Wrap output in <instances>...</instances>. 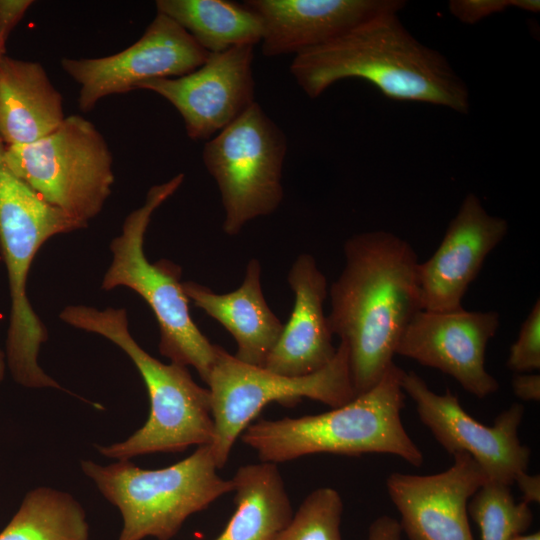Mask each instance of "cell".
<instances>
[{
  "mask_svg": "<svg viewBox=\"0 0 540 540\" xmlns=\"http://www.w3.org/2000/svg\"><path fill=\"white\" fill-rule=\"evenodd\" d=\"M343 251L344 267L328 291L327 320L332 334L347 346L357 396L374 387L394 363L406 327L422 310L419 261L406 240L383 230L351 236Z\"/></svg>",
  "mask_w": 540,
  "mask_h": 540,
  "instance_id": "1",
  "label": "cell"
},
{
  "mask_svg": "<svg viewBox=\"0 0 540 540\" xmlns=\"http://www.w3.org/2000/svg\"><path fill=\"white\" fill-rule=\"evenodd\" d=\"M398 13H380L294 56L289 69L298 86L314 99L340 80L358 78L393 100L467 114L470 97L465 81L442 53L408 31Z\"/></svg>",
  "mask_w": 540,
  "mask_h": 540,
  "instance_id": "2",
  "label": "cell"
},
{
  "mask_svg": "<svg viewBox=\"0 0 540 540\" xmlns=\"http://www.w3.org/2000/svg\"><path fill=\"white\" fill-rule=\"evenodd\" d=\"M404 370L393 363L370 390L320 414L251 423L241 440L262 462L278 464L306 455L330 453L361 456L395 455L409 464H423V453L404 428L401 412Z\"/></svg>",
  "mask_w": 540,
  "mask_h": 540,
  "instance_id": "3",
  "label": "cell"
},
{
  "mask_svg": "<svg viewBox=\"0 0 540 540\" xmlns=\"http://www.w3.org/2000/svg\"><path fill=\"white\" fill-rule=\"evenodd\" d=\"M59 317L72 327L101 335L117 345L134 363L148 392L150 412L145 424L123 441L97 445L101 455L130 460L211 444L214 422L209 389L198 385L185 366L165 364L147 353L130 334L125 309L70 305Z\"/></svg>",
  "mask_w": 540,
  "mask_h": 540,
  "instance_id": "4",
  "label": "cell"
},
{
  "mask_svg": "<svg viewBox=\"0 0 540 540\" xmlns=\"http://www.w3.org/2000/svg\"><path fill=\"white\" fill-rule=\"evenodd\" d=\"M80 466L118 508L123 525L117 540H170L189 516L234 489L231 479L217 473L210 445L160 469H143L129 460L109 465L82 460Z\"/></svg>",
  "mask_w": 540,
  "mask_h": 540,
  "instance_id": "5",
  "label": "cell"
},
{
  "mask_svg": "<svg viewBox=\"0 0 540 540\" xmlns=\"http://www.w3.org/2000/svg\"><path fill=\"white\" fill-rule=\"evenodd\" d=\"M184 174L152 186L142 206L125 218L121 233L111 244L112 262L101 289L127 287L150 307L159 326V352L172 363L192 366L206 383L215 357V345L200 331L190 314L180 281L181 267L167 259L154 263L144 253V238L153 213L182 185Z\"/></svg>",
  "mask_w": 540,
  "mask_h": 540,
  "instance_id": "6",
  "label": "cell"
},
{
  "mask_svg": "<svg viewBox=\"0 0 540 540\" xmlns=\"http://www.w3.org/2000/svg\"><path fill=\"white\" fill-rule=\"evenodd\" d=\"M85 227L47 203L17 176L0 174V253L11 302L5 355L12 377L24 387L61 389L38 362L48 332L27 295L32 262L50 238Z\"/></svg>",
  "mask_w": 540,
  "mask_h": 540,
  "instance_id": "7",
  "label": "cell"
},
{
  "mask_svg": "<svg viewBox=\"0 0 540 540\" xmlns=\"http://www.w3.org/2000/svg\"><path fill=\"white\" fill-rule=\"evenodd\" d=\"M206 384L214 422V437L209 445L218 469L226 464L236 439L267 404L294 406L308 398L335 408L356 397L348 350L342 341L327 366L298 377L242 362L216 344Z\"/></svg>",
  "mask_w": 540,
  "mask_h": 540,
  "instance_id": "8",
  "label": "cell"
},
{
  "mask_svg": "<svg viewBox=\"0 0 540 540\" xmlns=\"http://www.w3.org/2000/svg\"><path fill=\"white\" fill-rule=\"evenodd\" d=\"M4 158L41 198L86 227L112 192L111 150L96 126L80 115L66 116L35 142L6 146Z\"/></svg>",
  "mask_w": 540,
  "mask_h": 540,
  "instance_id": "9",
  "label": "cell"
},
{
  "mask_svg": "<svg viewBox=\"0 0 540 540\" xmlns=\"http://www.w3.org/2000/svg\"><path fill=\"white\" fill-rule=\"evenodd\" d=\"M286 153L284 132L257 102L206 141L202 160L217 184L227 235L280 206Z\"/></svg>",
  "mask_w": 540,
  "mask_h": 540,
  "instance_id": "10",
  "label": "cell"
},
{
  "mask_svg": "<svg viewBox=\"0 0 540 540\" xmlns=\"http://www.w3.org/2000/svg\"><path fill=\"white\" fill-rule=\"evenodd\" d=\"M209 54L174 20L156 12L142 36L126 49L99 58H62L60 64L79 84V109L89 112L107 96L136 90L149 80L186 75Z\"/></svg>",
  "mask_w": 540,
  "mask_h": 540,
  "instance_id": "11",
  "label": "cell"
},
{
  "mask_svg": "<svg viewBox=\"0 0 540 540\" xmlns=\"http://www.w3.org/2000/svg\"><path fill=\"white\" fill-rule=\"evenodd\" d=\"M402 387L436 441L452 456L470 455L488 481L511 486L527 471L531 452L518 436L524 415L521 404H512L487 426L471 417L449 389L437 394L413 371H404Z\"/></svg>",
  "mask_w": 540,
  "mask_h": 540,
  "instance_id": "12",
  "label": "cell"
},
{
  "mask_svg": "<svg viewBox=\"0 0 540 540\" xmlns=\"http://www.w3.org/2000/svg\"><path fill=\"white\" fill-rule=\"evenodd\" d=\"M254 46L232 47L209 57L194 71L149 80L138 89L154 92L181 115L187 136L208 141L255 101Z\"/></svg>",
  "mask_w": 540,
  "mask_h": 540,
  "instance_id": "13",
  "label": "cell"
},
{
  "mask_svg": "<svg viewBox=\"0 0 540 540\" xmlns=\"http://www.w3.org/2000/svg\"><path fill=\"white\" fill-rule=\"evenodd\" d=\"M500 325L496 311L420 310L406 327L396 354L454 378L467 392L484 398L499 389L485 368V352Z\"/></svg>",
  "mask_w": 540,
  "mask_h": 540,
  "instance_id": "14",
  "label": "cell"
},
{
  "mask_svg": "<svg viewBox=\"0 0 540 540\" xmlns=\"http://www.w3.org/2000/svg\"><path fill=\"white\" fill-rule=\"evenodd\" d=\"M488 481L468 454L453 455V464L432 475L394 472L386 480L388 495L409 540H474L468 502Z\"/></svg>",
  "mask_w": 540,
  "mask_h": 540,
  "instance_id": "15",
  "label": "cell"
},
{
  "mask_svg": "<svg viewBox=\"0 0 540 540\" xmlns=\"http://www.w3.org/2000/svg\"><path fill=\"white\" fill-rule=\"evenodd\" d=\"M508 222L489 214L474 193L463 199L433 255L418 263L422 310L453 311L477 277L486 257L505 238Z\"/></svg>",
  "mask_w": 540,
  "mask_h": 540,
  "instance_id": "16",
  "label": "cell"
},
{
  "mask_svg": "<svg viewBox=\"0 0 540 540\" xmlns=\"http://www.w3.org/2000/svg\"><path fill=\"white\" fill-rule=\"evenodd\" d=\"M261 19L262 53L294 56L328 43L384 12H400L403 0H246Z\"/></svg>",
  "mask_w": 540,
  "mask_h": 540,
  "instance_id": "17",
  "label": "cell"
},
{
  "mask_svg": "<svg viewBox=\"0 0 540 540\" xmlns=\"http://www.w3.org/2000/svg\"><path fill=\"white\" fill-rule=\"evenodd\" d=\"M287 281L294 295L292 312L264 368L285 376H306L327 366L337 350L323 308L328 295L327 279L315 258L301 253Z\"/></svg>",
  "mask_w": 540,
  "mask_h": 540,
  "instance_id": "18",
  "label": "cell"
},
{
  "mask_svg": "<svg viewBox=\"0 0 540 540\" xmlns=\"http://www.w3.org/2000/svg\"><path fill=\"white\" fill-rule=\"evenodd\" d=\"M261 272L260 262L251 259L241 285L222 294L194 281H185L182 285L188 299L232 335L237 345L234 356L242 362L264 367L284 324L266 302Z\"/></svg>",
  "mask_w": 540,
  "mask_h": 540,
  "instance_id": "19",
  "label": "cell"
},
{
  "mask_svg": "<svg viewBox=\"0 0 540 540\" xmlns=\"http://www.w3.org/2000/svg\"><path fill=\"white\" fill-rule=\"evenodd\" d=\"M65 118L63 97L40 63L0 58V137L6 146L35 142Z\"/></svg>",
  "mask_w": 540,
  "mask_h": 540,
  "instance_id": "20",
  "label": "cell"
},
{
  "mask_svg": "<svg viewBox=\"0 0 540 540\" xmlns=\"http://www.w3.org/2000/svg\"><path fill=\"white\" fill-rule=\"evenodd\" d=\"M231 480L235 511L214 540H273L293 516L277 465L262 461L243 465Z\"/></svg>",
  "mask_w": 540,
  "mask_h": 540,
  "instance_id": "21",
  "label": "cell"
},
{
  "mask_svg": "<svg viewBox=\"0 0 540 540\" xmlns=\"http://www.w3.org/2000/svg\"><path fill=\"white\" fill-rule=\"evenodd\" d=\"M155 5L157 12L174 20L209 53L261 42L262 21L244 2L158 0Z\"/></svg>",
  "mask_w": 540,
  "mask_h": 540,
  "instance_id": "22",
  "label": "cell"
},
{
  "mask_svg": "<svg viewBox=\"0 0 540 540\" xmlns=\"http://www.w3.org/2000/svg\"><path fill=\"white\" fill-rule=\"evenodd\" d=\"M0 540H90L86 512L70 493L36 487L26 493Z\"/></svg>",
  "mask_w": 540,
  "mask_h": 540,
  "instance_id": "23",
  "label": "cell"
},
{
  "mask_svg": "<svg viewBox=\"0 0 540 540\" xmlns=\"http://www.w3.org/2000/svg\"><path fill=\"white\" fill-rule=\"evenodd\" d=\"M468 515L479 527L481 540H509L526 532L533 521L529 504L516 502L510 486L490 481L469 500Z\"/></svg>",
  "mask_w": 540,
  "mask_h": 540,
  "instance_id": "24",
  "label": "cell"
},
{
  "mask_svg": "<svg viewBox=\"0 0 540 540\" xmlns=\"http://www.w3.org/2000/svg\"><path fill=\"white\" fill-rule=\"evenodd\" d=\"M343 501L337 490L320 487L300 504L287 526L273 540H343Z\"/></svg>",
  "mask_w": 540,
  "mask_h": 540,
  "instance_id": "25",
  "label": "cell"
},
{
  "mask_svg": "<svg viewBox=\"0 0 540 540\" xmlns=\"http://www.w3.org/2000/svg\"><path fill=\"white\" fill-rule=\"evenodd\" d=\"M507 367L517 373H527L540 368V300L533 304L523 321L518 337L511 345Z\"/></svg>",
  "mask_w": 540,
  "mask_h": 540,
  "instance_id": "26",
  "label": "cell"
},
{
  "mask_svg": "<svg viewBox=\"0 0 540 540\" xmlns=\"http://www.w3.org/2000/svg\"><path fill=\"white\" fill-rule=\"evenodd\" d=\"M449 10L458 20L466 24H475L480 20L509 8H518L538 13V0H451Z\"/></svg>",
  "mask_w": 540,
  "mask_h": 540,
  "instance_id": "27",
  "label": "cell"
},
{
  "mask_svg": "<svg viewBox=\"0 0 540 540\" xmlns=\"http://www.w3.org/2000/svg\"><path fill=\"white\" fill-rule=\"evenodd\" d=\"M33 3L32 0H0V53L2 55H5L8 37Z\"/></svg>",
  "mask_w": 540,
  "mask_h": 540,
  "instance_id": "28",
  "label": "cell"
},
{
  "mask_svg": "<svg viewBox=\"0 0 540 540\" xmlns=\"http://www.w3.org/2000/svg\"><path fill=\"white\" fill-rule=\"evenodd\" d=\"M514 394L524 401L540 400V375L518 373L512 380Z\"/></svg>",
  "mask_w": 540,
  "mask_h": 540,
  "instance_id": "29",
  "label": "cell"
},
{
  "mask_svg": "<svg viewBox=\"0 0 540 540\" xmlns=\"http://www.w3.org/2000/svg\"><path fill=\"white\" fill-rule=\"evenodd\" d=\"M368 540H402L398 520L387 515L378 517L369 526Z\"/></svg>",
  "mask_w": 540,
  "mask_h": 540,
  "instance_id": "30",
  "label": "cell"
},
{
  "mask_svg": "<svg viewBox=\"0 0 540 540\" xmlns=\"http://www.w3.org/2000/svg\"><path fill=\"white\" fill-rule=\"evenodd\" d=\"M521 493L523 502L530 504L532 502H540V478L538 475H529L526 472L519 474L515 482Z\"/></svg>",
  "mask_w": 540,
  "mask_h": 540,
  "instance_id": "31",
  "label": "cell"
},
{
  "mask_svg": "<svg viewBox=\"0 0 540 540\" xmlns=\"http://www.w3.org/2000/svg\"><path fill=\"white\" fill-rule=\"evenodd\" d=\"M509 540H540V533L537 531L531 534H517Z\"/></svg>",
  "mask_w": 540,
  "mask_h": 540,
  "instance_id": "32",
  "label": "cell"
},
{
  "mask_svg": "<svg viewBox=\"0 0 540 540\" xmlns=\"http://www.w3.org/2000/svg\"><path fill=\"white\" fill-rule=\"evenodd\" d=\"M6 366L7 362L5 352L0 349V382L4 378Z\"/></svg>",
  "mask_w": 540,
  "mask_h": 540,
  "instance_id": "33",
  "label": "cell"
},
{
  "mask_svg": "<svg viewBox=\"0 0 540 540\" xmlns=\"http://www.w3.org/2000/svg\"><path fill=\"white\" fill-rule=\"evenodd\" d=\"M2 56H4V55H2V54L0 53V58H1Z\"/></svg>",
  "mask_w": 540,
  "mask_h": 540,
  "instance_id": "34",
  "label": "cell"
}]
</instances>
